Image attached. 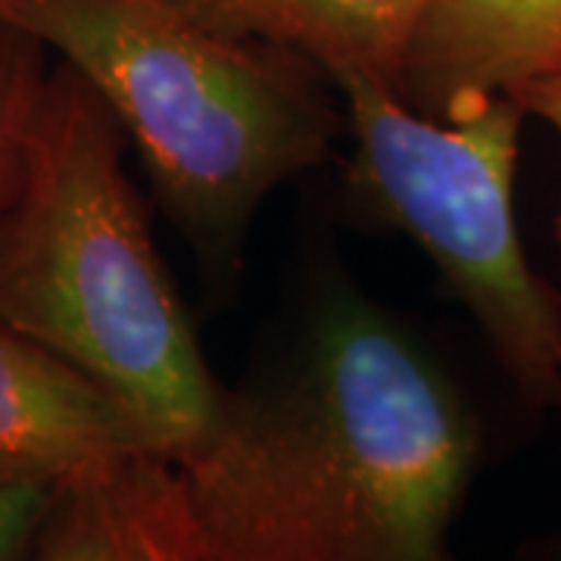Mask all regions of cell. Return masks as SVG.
<instances>
[{
	"instance_id": "obj_6",
	"label": "cell",
	"mask_w": 561,
	"mask_h": 561,
	"mask_svg": "<svg viewBox=\"0 0 561 561\" xmlns=\"http://www.w3.org/2000/svg\"><path fill=\"white\" fill-rule=\"evenodd\" d=\"M561 69V0H434L402 60L397 98L449 119Z\"/></svg>"
},
{
	"instance_id": "obj_2",
	"label": "cell",
	"mask_w": 561,
	"mask_h": 561,
	"mask_svg": "<svg viewBox=\"0 0 561 561\" xmlns=\"http://www.w3.org/2000/svg\"><path fill=\"white\" fill-rule=\"evenodd\" d=\"M125 128L62 62L47 72L20 187L0 219V324L50 346L181 453L225 387L203 359L125 172Z\"/></svg>"
},
{
	"instance_id": "obj_8",
	"label": "cell",
	"mask_w": 561,
	"mask_h": 561,
	"mask_svg": "<svg viewBox=\"0 0 561 561\" xmlns=\"http://www.w3.org/2000/svg\"><path fill=\"white\" fill-rule=\"evenodd\" d=\"M106 478L62 486L41 527L35 561H140Z\"/></svg>"
},
{
	"instance_id": "obj_10",
	"label": "cell",
	"mask_w": 561,
	"mask_h": 561,
	"mask_svg": "<svg viewBox=\"0 0 561 561\" xmlns=\"http://www.w3.org/2000/svg\"><path fill=\"white\" fill-rule=\"evenodd\" d=\"M106 481L119 502L140 561H197L181 537L165 496L162 456H138L125 461Z\"/></svg>"
},
{
	"instance_id": "obj_11",
	"label": "cell",
	"mask_w": 561,
	"mask_h": 561,
	"mask_svg": "<svg viewBox=\"0 0 561 561\" xmlns=\"http://www.w3.org/2000/svg\"><path fill=\"white\" fill-rule=\"evenodd\" d=\"M62 486L0 474V561L35 556L41 527Z\"/></svg>"
},
{
	"instance_id": "obj_14",
	"label": "cell",
	"mask_w": 561,
	"mask_h": 561,
	"mask_svg": "<svg viewBox=\"0 0 561 561\" xmlns=\"http://www.w3.org/2000/svg\"><path fill=\"white\" fill-rule=\"evenodd\" d=\"M556 238H559L561 243V213H559V219H556Z\"/></svg>"
},
{
	"instance_id": "obj_3",
	"label": "cell",
	"mask_w": 561,
	"mask_h": 561,
	"mask_svg": "<svg viewBox=\"0 0 561 561\" xmlns=\"http://www.w3.org/2000/svg\"><path fill=\"white\" fill-rule=\"evenodd\" d=\"M138 144L165 216L209 268H234L262 201L319 165L341 128L316 62L231 41L165 0H0Z\"/></svg>"
},
{
	"instance_id": "obj_4",
	"label": "cell",
	"mask_w": 561,
	"mask_h": 561,
	"mask_svg": "<svg viewBox=\"0 0 561 561\" xmlns=\"http://www.w3.org/2000/svg\"><path fill=\"white\" fill-rule=\"evenodd\" d=\"M334 88L353 131L356 203L437 265L522 400L561 409V297L530 268L515 221L522 106L486 94L431 119L375 81Z\"/></svg>"
},
{
	"instance_id": "obj_5",
	"label": "cell",
	"mask_w": 561,
	"mask_h": 561,
	"mask_svg": "<svg viewBox=\"0 0 561 561\" xmlns=\"http://www.w3.org/2000/svg\"><path fill=\"white\" fill-rule=\"evenodd\" d=\"M162 456L135 409L50 346L0 324V474L54 486Z\"/></svg>"
},
{
	"instance_id": "obj_9",
	"label": "cell",
	"mask_w": 561,
	"mask_h": 561,
	"mask_svg": "<svg viewBox=\"0 0 561 561\" xmlns=\"http://www.w3.org/2000/svg\"><path fill=\"white\" fill-rule=\"evenodd\" d=\"M44 44L0 22V219L20 187L25 147L44 91Z\"/></svg>"
},
{
	"instance_id": "obj_13",
	"label": "cell",
	"mask_w": 561,
	"mask_h": 561,
	"mask_svg": "<svg viewBox=\"0 0 561 561\" xmlns=\"http://www.w3.org/2000/svg\"><path fill=\"white\" fill-rule=\"evenodd\" d=\"M518 561H561V534L559 537H549V540L530 542L518 556Z\"/></svg>"
},
{
	"instance_id": "obj_7",
	"label": "cell",
	"mask_w": 561,
	"mask_h": 561,
	"mask_svg": "<svg viewBox=\"0 0 561 561\" xmlns=\"http://www.w3.org/2000/svg\"><path fill=\"white\" fill-rule=\"evenodd\" d=\"M184 20L231 41H260L316 62L331 84L397 91L405 50L434 0H165Z\"/></svg>"
},
{
	"instance_id": "obj_1",
	"label": "cell",
	"mask_w": 561,
	"mask_h": 561,
	"mask_svg": "<svg viewBox=\"0 0 561 561\" xmlns=\"http://www.w3.org/2000/svg\"><path fill=\"white\" fill-rule=\"evenodd\" d=\"M478 461L456 383L346 280L162 483L197 561H449Z\"/></svg>"
},
{
	"instance_id": "obj_12",
	"label": "cell",
	"mask_w": 561,
	"mask_h": 561,
	"mask_svg": "<svg viewBox=\"0 0 561 561\" xmlns=\"http://www.w3.org/2000/svg\"><path fill=\"white\" fill-rule=\"evenodd\" d=\"M505 98L515 106H522L524 116H537L561 131V69L524 81L518 88L505 91Z\"/></svg>"
}]
</instances>
